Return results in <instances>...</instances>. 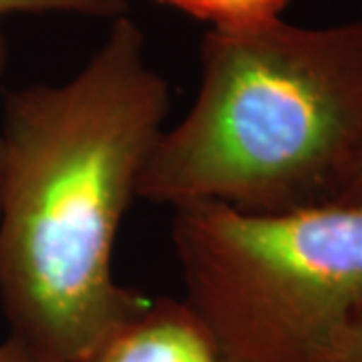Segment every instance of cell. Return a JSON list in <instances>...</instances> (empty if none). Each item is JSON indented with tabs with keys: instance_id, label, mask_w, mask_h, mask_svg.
I'll use <instances>...</instances> for the list:
<instances>
[{
	"instance_id": "1",
	"label": "cell",
	"mask_w": 362,
	"mask_h": 362,
	"mask_svg": "<svg viewBox=\"0 0 362 362\" xmlns=\"http://www.w3.org/2000/svg\"><path fill=\"white\" fill-rule=\"evenodd\" d=\"M169 105L129 14L65 83L6 97L0 306L11 334L51 361L87 358L151 302L119 284L113 266Z\"/></svg>"
},
{
	"instance_id": "2",
	"label": "cell",
	"mask_w": 362,
	"mask_h": 362,
	"mask_svg": "<svg viewBox=\"0 0 362 362\" xmlns=\"http://www.w3.org/2000/svg\"><path fill=\"white\" fill-rule=\"evenodd\" d=\"M199 89L163 129L137 195L246 211L342 204L362 173V18L209 28Z\"/></svg>"
},
{
	"instance_id": "3",
	"label": "cell",
	"mask_w": 362,
	"mask_h": 362,
	"mask_svg": "<svg viewBox=\"0 0 362 362\" xmlns=\"http://www.w3.org/2000/svg\"><path fill=\"white\" fill-rule=\"evenodd\" d=\"M183 302L235 362H324L362 304V206L173 207Z\"/></svg>"
},
{
	"instance_id": "4",
	"label": "cell",
	"mask_w": 362,
	"mask_h": 362,
	"mask_svg": "<svg viewBox=\"0 0 362 362\" xmlns=\"http://www.w3.org/2000/svg\"><path fill=\"white\" fill-rule=\"evenodd\" d=\"M81 362H235L183 298H151L141 314Z\"/></svg>"
},
{
	"instance_id": "5",
	"label": "cell",
	"mask_w": 362,
	"mask_h": 362,
	"mask_svg": "<svg viewBox=\"0 0 362 362\" xmlns=\"http://www.w3.org/2000/svg\"><path fill=\"white\" fill-rule=\"evenodd\" d=\"M189 14L209 28H240L280 18L292 0H156Z\"/></svg>"
},
{
	"instance_id": "6",
	"label": "cell",
	"mask_w": 362,
	"mask_h": 362,
	"mask_svg": "<svg viewBox=\"0 0 362 362\" xmlns=\"http://www.w3.org/2000/svg\"><path fill=\"white\" fill-rule=\"evenodd\" d=\"M25 14H75L111 23L127 14V0H0V21Z\"/></svg>"
},
{
	"instance_id": "7",
	"label": "cell",
	"mask_w": 362,
	"mask_h": 362,
	"mask_svg": "<svg viewBox=\"0 0 362 362\" xmlns=\"http://www.w3.org/2000/svg\"><path fill=\"white\" fill-rule=\"evenodd\" d=\"M324 362H362V304L338 332Z\"/></svg>"
},
{
	"instance_id": "8",
	"label": "cell",
	"mask_w": 362,
	"mask_h": 362,
	"mask_svg": "<svg viewBox=\"0 0 362 362\" xmlns=\"http://www.w3.org/2000/svg\"><path fill=\"white\" fill-rule=\"evenodd\" d=\"M0 362H54L33 350L23 340L8 334L6 340L0 342Z\"/></svg>"
},
{
	"instance_id": "9",
	"label": "cell",
	"mask_w": 362,
	"mask_h": 362,
	"mask_svg": "<svg viewBox=\"0 0 362 362\" xmlns=\"http://www.w3.org/2000/svg\"><path fill=\"white\" fill-rule=\"evenodd\" d=\"M8 66V40L0 33V81L6 73ZM2 163H4V141H2V131H0V181H2Z\"/></svg>"
},
{
	"instance_id": "10",
	"label": "cell",
	"mask_w": 362,
	"mask_h": 362,
	"mask_svg": "<svg viewBox=\"0 0 362 362\" xmlns=\"http://www.w3.org/2000/svg\"><path fill=\"white\" fill-rule=\"evenodd\" d=\"M342 204H349V206H362V173L361 177L352 183V187L349 189V194L344 195Z\"/></svg>"
}]
</instances>
